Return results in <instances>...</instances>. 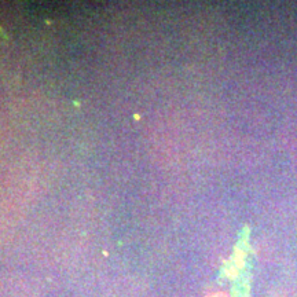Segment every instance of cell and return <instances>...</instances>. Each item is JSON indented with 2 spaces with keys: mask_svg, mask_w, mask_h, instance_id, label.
I'll return each mask as SVG.
<instances>
[{
  "mask_svg": "<svg viewBox=\"0 0 297 297\" xmlns=\"http://www.w3.org/2000/svg\"><path fill=\"white\" fill-rule=\"evenodd\" d=\"M208 297H228L227 294H224V293H215V294H211V296H208Z\"/></svg>",
  "mask_w": 297,
  "mask_h": 297,
  "instance_id": "1",
  "label": "cell"
}]
</instances>
